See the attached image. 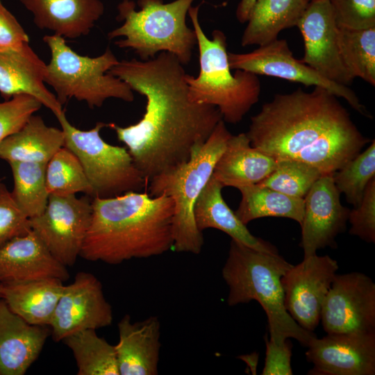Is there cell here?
<instances>
[{"instance_id":"6da1fadb","label":"cell","mask_w":375,"mask_h":375,"mask_svg":"<svg viewBox=\"0 0 375 375\" xmlns=\"http://www.w3.org/2000/svg\"><path fill=\"white\" fill-rule=\"evenodd\" d=\"M183 65L176 56L162 51L147 60L119 61L108 71L147 100L145 112L136 124L107 126L125 144L148 181L187 161L223 119L215 106L190 98Z\"/></svg>"},{"instance_id":"7a4b0ae2","label":"cell","mask_w":375,"mask_h":375,"mask_svg":"<svg viewBox=\"0 0 375 375\" xmlns=\"http://www.w3.org/2000/svg\"><path fill=\"white\" fill-rule=\"evenodd\" d=\"M337 97L320 87L276 94L251 118L246 133L251 145L276 160H297L323 176L334 174L370 141Z\"/></svg>"},{"instance_id":"3957f363","label":"cell","mask_w":375,"mask_h":375,"mask_svg":"<svg viewBox=\"0 0 375 375\" xmlns=\"http://www.w3.org/2000/svg\"><path fill=\"white\" fill-rule=\"evenodd\" d=\"M90 224L80 253L116 265L161 255L173 247L174 202L165 194L128 192L92 198Z\"/></svg>"},{"instance_id":"277c9868","label":"cell","mask_w":375,"mask_h":375,"mask_svg":"<svg viewBox=\"0 0 375 375\" xmlns=\"http://www.w3.org/2000/svg\"><path fill=\"white\" fill-rule=\"evenodd\" d=\"M292 265L278 253L259 251L231 239L222 274L229 288L228 306L258 301L267 317L271 341L280 344L294 338L307 347L315 334L299 326L284 303L281 278Z\"/></svg>"},{"instance_id":"5b68a950","label":"cell","mask_w":375,"mask_h":375,"mask_svg":"<svg viewBox=\"0 0 375 375\" xmlns=\"http://www.w3.org/2000/svg\"><path fill=\"white\" fill-rule=\"evenodd\" d=\"M199 8V6L188 10L196 33L200 65L197 77L186 74L189 96L196 103L217 108L224 122L237 124L258 102L260 83L251 72L236 69L232 74L226 35L222 31L215 30L210 40L201 27Z\"/></svg>"},{"instance_id":"8992f818","label":"cell","mask_w":375,"mask_h":375,"mask_svg":"<svg viewBox=\"0 0 375 375\" xmlns=\"http://www.w3.org/2000/svg\"><path fill=\"white\" fill-rule=\"evenodd\" d=\"M232 135L221 119L190 158L164 171L149 180V194H165L174 202L173 247L177 252L199 254L203 245L202 232L197 227L195 203L210 178L215 165Z\"/></svg>"},{"instance_id":"52a82bcc","label":"cell","mask_w":375,"mask_h":375,"mask_svg":"<svg viewBox=\"0 0 375 375\" xmlns=\"http://www.w3.org/2000/svg\"><path fill=\"white\" fill-rule=\"evenodd\" d=\"M194 0H138L135 3L124 0L118 6L117 19L123 24L108 33L119 48L133 50L141 60H147L158 53L166 51L176 56L183 65L190 62L197 44L194 29L186 24V15Z\"/></svg>"},{"instance_id":"ba28073f","label":"cell","mask_w":375,"mask_h":375,"mask_svg":"<svg viewBox=\"0 0 375 375\" xmlns=\"http://www.w3.org/2000/svg\"><path fill=\"white\" fill-rule=\"evenodd\" d=\"M51 53L44 81L51 86L62 106L74 98L90 108H99L108 99L126 102L134 100L133 90L108 71L119 60L110 48L100 56H81L69 47L65 38L56 35L43 38Z\"/></svg>"},{"instance_id":"9c48e42d","label":"cell","mask_w":375,"mask_h":375,"mask_svg":"<svg viewBox=\"0 0 375 375\" xmlns=\"http://www.w3.org/2000/svg\"><path fill=\"white\" fill-rule=\"evenodd\" d=\"M65 135V146L80 160L92 190V197L108 198L138 192L148 180L135 166L128 149L103 140L99 122L90 130H80L67 119L65 110L56 116Z\"/></svg>"},{"instance_id":"30bf717a","label":"cell","mask_w":375,"mask_h":375,"mask_svg":"<svg viewBox=\"0 0 375 375\" xmlns=\"http://www.w3.org/2000/svg\"><path fill=\"white\" fill-rule=\"evenodd\" d=\"M92 197L49 195L44 210L30 219L31 230L65 267L74 265L90 224Z\"/></svg>"},{"instance_id":"8fae6325","label":"cell","mask_w":375,"mask_h":375,"mask_svg":"<svg viewBox=\"0 0 375 375\" xmlns=\"http://www.w3.org/2000/svg\"><path fill=\"white\" fill-rule=\"evenodd\" d=\"M231 69H240L256 75H265L322 88L338 97L344 99L361 115L372 118L356 93L348 86L333 82L312 67L296 59L285 40L276 39L245 53L228 52Z\"/></svg>"},{"instance_id":"7c38bea8","label":"cell","mask_w":375,"mask_h":375,"mask_svg":"<svg viewBox=\"0 0 375 375\" xmlns=\"http://www.w3.org/2000/svg\"><path fill=\"white\" fill-rule=\"evenodd\" d=\"M320 320L327 334L375 331V283L366 274H337L323 302Z\"/></svg>"},{"instance_id":"4fadbf2b","label":"cell","mask_w":375,"mask_h":375,"mask_svg":"<svg viewBox=\"0 0 375 375\" xmlns=\"http://www.w3.org/2000/svg\"><path fill=\"white\" fill-rule=\"evenodd\" d=\"M338 268L329 256L315 254L292 265L283 276L285 307L303 328L313 332L318 326L323 302Z\"/></svg>"},{"instance_id":"5bb4252c","label":"cell","mask_w":375,"mask_h":375,"mask_svg":"<svg viewBox=\"0 0 375 375\" xmlns=\"http://www.w3.org/2000/svg\"><path fill=\"white\" fill-rule=\"evenodd\" d=\"M112 322V308L101 283L92 274L79 272L64 286L49 326L53 339L60 342L76 332L96 330Z\"/></svg>"},{"instance_id":"9a60e30c","label":"cell","mask_w":375,"mask_h":375,"mask_svg":"<svg viewBox=\"0 0 375 375\" xmlns=\"http://www.w3.org/2000/svg\"><path fill=\"white\" fill-rule=\"evenodd\" d=\"M297 26L304 43V56L301 60L333 82L351 85L354 78L342 60L339 28L330 0H310Z\"/></svg>"},{"instance_id":"2e32d148","label":"cell","mask_w":375,"mask_h":375,"mask_svg":"<svg viewBox=\"0 0 375 375\" xmlns=\"http://www.w3.org/2000/svg\"><path fill=\"white\" fill-rule=\"evenodd\" d=\"M306 358L310 375L375 374V331L327 334L314 338Z\"/></svg>"},{"instance_id":"e0dca14e","label":"cell","mask_w":375,"mask_h":375,"mask_svg":"<svg viewBox=\"0 0 375 375\" xmlns=\"http://www.w3.org/2000/svg\"><path fill=\"white\" fill-rule=\"evenodd\" d=\"M333 175L322 176L303 198L300 246L304 258L326 247L335 248V238L346 228L350 210L342 205Z\"/></svg>"},{"instance_id":"ac0fdd59","label":"cell","mask_w":375,"mask_h":375,"mask_svg":"<svg viewBox=\"0 0 375 375\" xmlns=\"http://www.w3.org/2000/svg\"><path fill=\"white\" fill-rule=\"evenodd\" d=\"M69 278L67 267L48 250L32 230L0 248V283Z\"/></svg>"},{"instance_id":"d6986e66","label":"cell","mask_w":375,"mask_h":375,"mask_svg":"<svg viewBox=\"0 0 375 375\" xmlns=\"http://www.w3.org/2000/svg\"><path fill=\"white\" fill-rule=\"evenodd\" d=\"M51 330L33 325L0 298V375H23L39 356Z\"/></svg>"},{"instance_id":"ffe728a7","label":"cell","mask_w":375,"mask_h":375,"mask_svg":"<svg viewBox=\"0 0 375 375\" xmlns=\"http://www.w3.org/2000/svg\"><path fill=\"white\" fill-rule=\"evenodd\" d=\"M46 64L29 44L20 50L0 51V94L5 100L18 94L37 99L55 116L64 111L45 86Z\"/></svg>"},{"instance_id":"44dd1931","label":"cell","mask_w":375,"mask_h":375,"mask_svg":"<svg viewBox=\"0 0 375 375\" xmlns=\"http://www.w3.org/2000/svg\"><path fill=\"white\" fill-rule=\"evenodd\" d=\"M115 345L119 375H156L160 349V322L156 316L132 322L126 315L118 323Z\"/></svg>"},{"instance_id":"7402d4cb","label":"cell","mask_w":375,"mask_h":375,"mask_svg":"<svg viewBox=\"0 0 375 375\" xmlns=\"http://www.w3.org/2000/svg\"><path fill=\"white\" fill-rule=\"evenodd\" d=\"M33 22L63 38L87 35L104 12L101 0H19Z\"/></svg>"},{"instance_id":"603a6c76","label":"cell","mask_w":375,"mask_h":375,"mask_svg":"<svg viewBox=\"0 0 375 375\" xmlns=\"http://www.w3.org/2000/svg\"><path fill=\"white\" fill-rule=\"evenodd\" d=\"M276 160L251 145L245 133L231 135L217 161L212 176L223 187L237 189L257 184L276 167Z\"/></svg>"},{"instance_id":"cb8c5ba5","label":"cell","mask_w":375,"mask_h":375,"mask_svg":"<svg viewBox=\"0 0 375 375\" xmlns=\"http://www.w3.org/2000/svg\"><path fill=\"white\" fill-rule=\"evenodd\" d=\"M223 185L212 176L200 193L194 208V217L200 231L215 228L228 235L232 240L255 249L278 253L271 243L251 234L225 202Z\"/></svg>"},{"instance_id":"d4e9b609","label":"cell","mask_w":375,"mask_h":375,"mask_svg":"<svg viewBox=\"0 0 375 375\" xmlns=\"http://www.w3.org/2000/svg\"><path fill=\"white\" fill-rule=\"evenodd\" d=\"M59 278L2 284L1 298L28 324L49 326L65 285Z\"/></svg>"},{"instance_id":"484cf974","label":"cell","mask_w":375,"mask_h":375,"mask_svg":"<svg viewBox=\"0 0 375 375\" xmlns=\"http://www.w3.org/2000/svg\"><path fill=\"white\" fill-rule=\"evenodd\" d=\"M65 146L62 129L47 126L43 119L33 115L17 132L0 144V158L10 162L47 164Z\"/></svg>"},{"instance_id":"4316f807","label":"cell","mask_w":375,"mask_h":375,"mask_svg":"<svg viewBox=\"0 0 375 375\" xmlns=\"http://www.w3.org/2000/svg\"><path fill=\"white\" fill-rule=\"evenodd\" d=\"M310 0H256L242 36L241 44L262 46L283 29L297 25Z\"/></svg>"},{"instance_id":"83f0119b","label":"cell","mask_w":375,"mask_h":375,"mask_svg":"<svg viewBox=\"0 0 375 375\" xmlns=\"http://www.w3.org/2000/svg\"><path fill=\"white\" fill-rule=\"evenodd\" d=\"M242 199L235 213L247 225L265 217H285L301 224L304 214V199L291 197L259 184L238 188Z\"/></svg>"},{"instance_id":"f1b7e54d","label":"cell","mask_w":375,"mask_h":375,"mask_svg":"<svg viewBox=\"0 0 375 375\" xmlns=\"http://www.w3.org/2000/svg\"><path fill=\"white\" fill-rule=\"evenodd\" d=\"M62 342L72 351L78 375H119L115 345L86 329L67 336Z\"/></svg>"},{"instance_id":"f546056e","label":"cell","mask_w":375,"mask_h":375,"mask_svg":"<svg viewBox=\"0 0 375 375\" xmlns=\"http://www.w3.org/2000/svg\"><path fill=\"white\" fill-rule=\"evenodd\" d=\"M13 178L11 194L17 205L29 219L45 209L49 194L46 183L44 163L10 162Z\"/></svg>"},{"instance_id":"4dcf8cb0","label":"cell","mask_w":375,"mask_h":375,"mask_svg":"<svg viewBox=\"0 0 375 375\" xmlns=\"http://www.w3.org/2000/svg\"><path fill=\"white\" fill-rule=\"evenodd\" d=\"M340 56L348 72L375 85V27L364 30L339 28Z\"/></svg>"},{"instance_id":"1f68e13d","label":"cell","mask_w":375,"mask_h":375,"mask_svg":"<svg viewBox=\"0 0 375 375\" xmlns=\"http://www.w3.org/2000/svg\"><path fill=\"white\" fill-rule=\"evenodd\" d=\"M46 183L49 195L92 197V190L78 157L68 148L60 149L47 163Z\"/></svg>"},{"instance_id":"d6a6232c","label":"cell","mask_w":375,"mask_h":375,"mask_svg":"<svg viewBox=\"0 0 375 375\" xmlns=\"http://www.w3.org/2000/svg\"><path fill=\"white\" fill-rule=\"evenodd\" d=\"M338 192L348 203L356 207L360 203L369 182L375 178V141L333 175Z\"/></svg>"},{"instance_id":"836d02e7","label":"cell","mask_w":375,"mask_h":375,"mask_svg":"<svg viewBox=\"0 0 375 375\" xmlns=\"http://www.w3.org/2000/svg\"><path fill=\"white\" fill-rule=\"evenodd\" d=\"M276 162L272 173L257 184L291 197L304 198L314 183L323 176L316 168L299 161Z\"/></svg>"},{"instance_id":"e575fe53","label":"cell","mask_w":375,"mask_h":375,"mask_svg":"<svg viewBox=\"0 0 375 375\" xmlns=\"http://www.w3.org/2000/svg\"><path fill=\"white\" fill-rule=\"evenodd\" d=\"M330 3L339 28L375 27V0H330Z\"/></svg>"},{"instance_id":"d590c367","label":"cell","mask_w":375,"mask_h":375,"mask_svg":"<svg viewBox=\"0 0 375 375\" xmlns=\"http://www.w3.org/2000/svg\"><path fill=\"white\" fill-rule=\"evenodd\" d=\"M42 103L28 94H18L0 103V144L19 131L39 110Z\"/></svg>"},{"instance_id":"8d00e7d4","label":"cell","mask_w":375,"mask_h":375,"mask_svg":"<svg viewBox=\"0 0 375 375\" xmlns=\"http://www.w3.org/2000/svg\"><path fill=\"white\" fill-rule=\"evenodd\" d=\"M31 231L30 219L20 210L0 179V248Z\"/></svg>"},{"instance_id":"74e56055","label":"cell","mask_w":375,"mask_h":375,"mask_svg":"<svg viewBox=\"0 0 375 375\" xmlns=\"http://www.w3.org/2000/svg\"><path fill=\"white\" fill-rule=\"evenodd\" d=\"M349 233L369 243L375 242V178L367 185L358 206L349 211Z\"/></svg>"},{"instance_id":"f35d334b","label":"cell","mask_w":375,"mask_h":375,"mask_svg":"<svg viewBox=\"0 0 375 375\" xmlns=\"http://www.w3.org/2000/svg\"><path fill=\"white\" fill-rule=\"evenodd\" d=\"M28 42L24 29L0 1V51L20 50Z\"/></svg>"},{"instance_id":"ab89813d","label":"cell","mask_w":375,"mask_h":375,"mask_svg":"<svg viewBox=\"0 0 375 375\" xmlns=\"http://www.w3.org/2000/svg\"><path fill=\"white\" fill-rule=\"evenodd\" d=\"M266 355L262 375H292V342L287 339L276 344L265 337Z\"/></svg>"},{"instance_id":"60d3db41","label":"cell","mask_w":375,"mask_h":375,"mask_svg":"<svg viewBox=\"0 0 375 375\" xmlns=\"http://www.w3.org/2000/svg\"><path fill=\"white\" fill-rule=\"evenodd\" d=\"M256 1V0H241L236 11V17L240 22L244 23L248 21Z\"/></svg>"},{"instance_id":"b9f144b4","label":"cell","mask_w":375,"mask_h":375,"mask_svg":"<svg viewBox=\"0 0 375 375\" xmlns=\"http://www.w3.org/2000/svg\"><path fill=\"white\" fill-rule=\"evenodd\" d=\"M1 290H2V284L0 283V298H1Z\"/></svg>"}]
</instances>
